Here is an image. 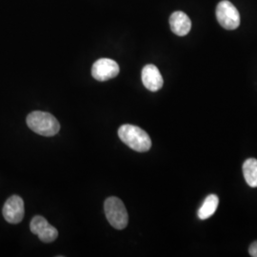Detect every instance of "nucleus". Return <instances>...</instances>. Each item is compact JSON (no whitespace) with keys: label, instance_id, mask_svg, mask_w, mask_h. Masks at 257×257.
Segmentation results:
<instances>
[{"label":"nucleus","instance_id":"f257e3e1","mask_svg":"<svg viewBox=\"0 0 257 257\" xmlns=\"http://www.w3.org/2000/svg\"><path fill=\"white\" fill-rule=\"evenodd\" d=\"M118 137L123 143L138 153L148 152L152 147V140L147 133L135 125H122L118 130Z\"/></svg>","mask_w":257,"mask_h":257},{"label":"nucleus","instance_id":"f03ea898","mask_svg":"<svg viewBox=\"0 0 257 257\" xmlns=\"http://www.w3.org/2000/svg\"><path fill=\"white\" fill-rule=\"evenodd\" d=\"M26 121L29 128L43 137H54L60 130L57 119L45 111H33L28 115Z\"/></svg>","mask_w":257,"mask_h":257},{"label":"nucleus","instance_id":"7ed1b4c3","mask_svg":"<svg viewBox=\"0 0 257 257\" xmlns=\"http://www.w3.org/2000/svg\"><path fill=\"white\" fill-rule=\"evenodd\" d=\"M106 217L116 230H123L128 226V212L125 205L117 197H109L104 204Z\"/></svg>","mask_w":257,"mask_h":257},{"label":"nucleus","instance_id":"20e7f679","mask_svg":"<svg viewBox=\"0 0 257 257\" xmlns=\"http://www.w3.org/2000/svg\"><path fill=\"white\" fill-rule=\"evenodd\" d=\"M216 19L221 26L226 30H235L240 25L238 10L228 0H223L218 3L216 7Z\"/></svg>","mask_w":257,"mask_h":257},{"label":"nucleus","instance_id":"39448f33","mask_svg":"<svg viewBox=\"0 0 257 257\" xmlns=\"http://www.w3.org/2000/svg\"><path fill=\"white\" fill-rule=\"evenodd\" d=\"M118 74L119 66L112 59L101 58L92 65V77L98 81H107L114 78Z\"/></svg>","mask_w":257,"mask_h":257},{"label":"nucleus","instance_id":"423d86ee","mask_svg":"<svg viewBox=\"0 0 257 257\" xmlns=\"http://www.w3.org/2000/svg\"><path fill=\"white\" fill-rule=\"evenodd\" d=\"M30 229L44 243L54 242L58 236V231L55 227H53L44 217L40 215H37L32 219Z\"/></svg>","mask_w":257,"mask_h":257},{"label":"nucleus","instance_id":"0eeeda50","mask_svg":"<svg viewBox=\"0 0 257 257\" xmlns=\"http://www.w3.org/2000/svg\"><path fill=\"white\" fill-rule=\"evenodd\" d=\"M5 220L11 224L20 223L25 213L24 201L19 195H13L4 204L2 210Z\"/></svg>","mask_w":257,"mask_h":257},{"label":"nucleus","instance_id":"6e6552de","mask_svg":"<svg viewBox=\"0 0 257 257\" xmlns=\"http://www.w3.org/2000/svg\"><path fill=\"white\" fill-rule=\"evenodd\" d=\"M142 82L151 92H157L162 88L163 77L156 66L149 64L143 68Z\"/></svg>","mask_w":257,"mask_h":257},{"label":"nucleus","instance_id":"1a4fd4ad","mask_svg":"<svg viewBox=\"0 0 257 257\" xmlns=\"http://www.w3.org/2000/svg\"><path fill=\"white\" fill-rule=\"evenodd\" d=\"M170 26L172 32L176 36L184 37L188 35L192 28L190 18L183 12H175L170 18Z\"/></svg>","mask_w":257,"mask_h":257},{"label":"nucleus","instance_id":"9d476101","mask_svg":"<svg viewBox=\"0 0 257 257\" xmlns=\"http://www.w3.org/2000/svg\"><path fill=\"white\" fill-rule=\"evenodd\" d=\"M218 204H219V198L216 194H210L209 196H207L197 213L199 219L205 220L210 218L217 210Z\"/></svg>","mask_w":257,"mask_h":257},{"label":"nucleus","instance_id":"9b49d317","mask_svg":"<svg viewBox=\"0 0 257 257\" xmlns=\"http://www.w3.org/2000/svg\"><path fill=\"white\" fill-rule=\"evenodd\" d=\"M243 175L249 187L257 188V159L248 158L244 162Z\"/></svg>","mask_w":257,"mask_h":257},{"label":"nucleus","instance_id":"f8f14e48","mask_svg":"<svg viewBox=\"0 0 257 257\" xmlns=\"http://www.w3.org/2000/svg\"><path fill=\"white\" fill-rule=\"evenodd\" d=\"M248 252H249V255L252 257H257V241L253 242L249 248H248Z\"/></svg>","mask_w":257,"mask_h":257}]
</instances>
